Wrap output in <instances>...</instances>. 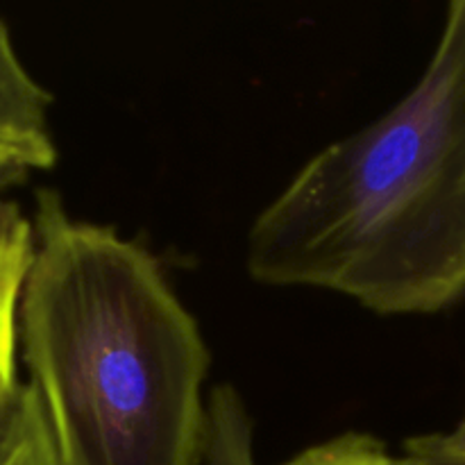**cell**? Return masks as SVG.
<instances>
[{"mask_svg": "<svg viewBox=\"0 0 465 465\" xmlns=\"http://www.w3.org/2000/svg\"><path fill=\"white\" fill-rule=\"evenodd\" d=\"M245 268L277 289L427 316L465 298V0L418 84L313 154L248 232Z\"/></svg>", "mask_w": 465, "mask_h": 465, "instance_id": "obj_1", "label": "cell"}, {"mask_svg": "<svg viewBox=\"0 0 465 465\" xmlns=\"http://www.w3.org/2000/svg\"><path fill=\"white\" fill-rule=\"evenodd\" d=\"M18 345L64 465H200L209 350L139 241L36 191Z\"/></svg>", "mask_w": 465, "mask_h": 465, "instance_id": "obj_2", "label": "cell"}, {"mask_svg": "<svg viewBox=\"0 0 465 465\" xmlns=\"http://www.w3.org/2000/svg\"><path fill=\"white\" fill-rule=\"evenodd\" d=\"M53 95L27 71L0 18V191L57 163L48 112Z\"/></svg>", "mask_w": 465, "mask_h": 465, "instance_id": "obj_3", "label": "cell"}, {"mask_svg": "<svg viewBox=\"0 0 465 465\" xmlns=\"http://www.w3.org/2000/svg\"><path fill=\"white\" fill-rule=\"evenodd\" d=\"M35 223L14 203L0 200V409L21 386L16 375L18 312L35 263Z\"/></svg>", "mask_w": 465, "mask_h": 465, "instance_id": "obj_4", "label": "cell"}, {"mask_svg": "<svg viewBox=\"0 0 465 465\" xmlns=\"http://www.w3.org/2000/svg\"><path fill=\"white\" fill-rule=\"evenodd\" d=\"M0 465H64L39 391L30 381L0 409Z\"/></svg>", "mask_w": 465, "mask_h": 465, "instance_id": "obj_5", "label": "cell"}, {"mask_svg": "<svg viewBox=\"0 0 465 465\" xmlns=\"http://www.w3.org/2000/svg\"><path fill=\"white\" fill-rule=\"evenodd\" d=\"M280 465H404V461L393 457L375 436L348 431L313 445Z\"/></svg>", "mask_w": 465, "mask_h": 465, "instance_id": "obj_6", "label": "cell"}, {"mask_svg": "<svg viewBox=\"0 0 465 465\" xmlns=\"http://www.w3.org/2000/svg\"><path fill=\"white\" fill-rule=\"evenodd\" d=\"M400 459L404 465H465V413L454 430L404 440Z\"/></svg>", "mask_w": 465, "mask_h": 465, "instance_id": "obj_7", "label": "cell"}]
</instances>
